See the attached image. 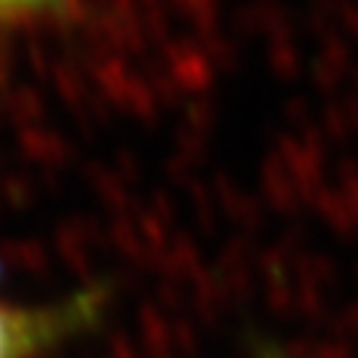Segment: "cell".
<instances>
[{
	"instance_id": "cell-1",
	"label": "cell",
	"mask_w": 358,
	"mask_h": 358,
	"mask_svg": "<svg viewBox=\"0 0 358 358\" xmlns=\"http://www.w3.org/2000/svg\"><path fill=\"white\" fill-rule=\"evenodd\" d=\"M103 294L77 292L51 306L0 300V358H40L99 319Z\"/></svg>"
},
{
	"instance_id": "cell-2",
	"label": "cell",
	"mask_w": 358,
	"mask_h": 358,
	"mask_svg": "<svg viewBox=\"0 0 358 358\" xmlns=\"http://www.w3.org/2000/svg\"><path fill=\"white\" fill-rule=\"evenodd\" d=\"M56 0H0V16H24L53 6Z\"/></svg>"
}]
</instances>
